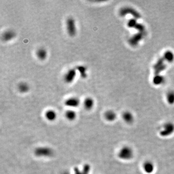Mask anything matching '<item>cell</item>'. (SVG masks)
<instances>
[{
  "label": "cell",
  "instance_id": "obj_12",
  "mask_svg": "<svg viewBox=\"0 0 174 174\" xmlns=\"http://www.w3.org/2000/svg\"><path fill=\"white\" fill-rule=\"evenodd\" d=\"M84 106L86 109L90 110L94 107V101L91 97H88L85 99L83 103Z\"/></svg>",
  "mask_w": 174,
  "mask_h": 174
},
{
  "label": "cell",
  "instance_id": "obj_4",
  "mask_svg": "<svg viewBox=\"0 0 174 174\" xmlns=\"http://www.w3.org/2000/svg\"><path fill=\"white\" fill-rule=\"evenodd\" d=\"M77 71L76 68H72L65 74L63 80L66 83L71 84L74 82L77 76Z\"/></svg>",
  "mask_w": 174,
  "mask_h": 174
},
{
  "label": "cell",
  "instance_id": "obj_3",
  "mask_svg": "<svg viewBox=\"0 0 174 174\" xmlns=\"http://www.w3.org/2000/svg\"><path fill=\"white\" fill-rule=\"evenodd\" d=\"M66 29L70 36L74 37L77 34L76 21L74 18L69 17L66 20Z\"/></svg>",
  "mask_w": 174,
  "mask_h": 174
},
{
  "label": "cell",
  "instance_id": "obj_18",
  "mask_svg": "<svg viewBox=\"0 0 174 174\" xmlns=\"http://www.w3.org/2000/svg\"><path fill=\"white\" fill-rule=\"evenodd\" d=\"M67 174V173H66V174Z\"/></svg>",
  "mask_w": 174,
  "mask_h": 174
},
{
  "label": "cell",
  "instance_id": "obj_13",
  "mask_svg": "<svg viewBox=\"0 0 174 174\" xmlns=\"http://www.w3.org/2000/svg\"><path fill=\"white\" fill-rule=\"evenodd\" d=\"M77 71H78L80 73L81 77L82 78H87L88 74H87V68L84 65H78L76 68Z\"/></svg>",
  "mask_w": 174,
  "mask_h": 174
},
{
  "label": "cell",
  "instance_id": "obj_11",
  "mask_svg": "<svg viewBox=\"0 0 174 174\" xmlns=\"http://www.w3.org/2000/svg\"><path fill=\"white\" fill-rule=\"evenodd\" d=\"M117 114L112 110H109L105 113V119H106V120L109 122L115 121L117 119Z\"/></svg>",
  "mask_w": 174,
  "mask_h": 174
},
{
  "label": "cell",
  "instance_id": "obj_9",
  "mask_svg": "<svg viewBox=\"0 0 174 174\" xmlns=\"http://www.w3.org/2000/svg\"><path fill=\"white\" fill-rule=\"evenodd\" d=\"M123 121L127 124H132L135 120V117L132 113L130 111H126L122 115Z\"/></svg>",
  "mask_w": 174,
  "mask_h": 174
},
{
  "label": "cell",
  "instance_id": "obj_15",
  "mask_svg": "<svg viewBox=\"0 0 174 174\" xmlns=\"http://www.w3.org/2000/svg\"><path fill=\"white\" fill-rule=\"evenodd\" d=\"M45 117L49 121H53L57 117V114L53 110H48L45 112Z\"/></svg>",
  "mask_w": 174,
  "mask_h": 174
},
{
  "label": "cell",
  "instance_id": "obj_16",
  "mask_svg": "<svg viewBox=\"0 0 174 174\" xmlns=\"http://www.w3.org/2000/svg\"><path fill=\"white\" fill-rule=\"evenodd\" d=\"M65 117L69 120H73L76 119L77 117V114L75 111L69 110L66 111L65 113Z\"/></svg>",
  "mask_w": 174,
  "mask_h": 174
},
{
  "label": "cell",
  "instance_id": "obj_5",
  "mask_svg": "<svg viewBox=\"0 0 174 174\" xmlns=\"http://www.w3.org/2000/svg\"><path fill=\"white\" fill-rule=\"evenodd\" d=\"M142 167L143 170L146 174H152L155 170V164L150 161H147L144 162Z\"/></svg>",
  "mask_w": 174,
  "mask_h": 174
},
{
  "label": "cell",
  "instance_id": "obj_7",
  "mask_svg": "<svg viewBox=\"0 0 174 174\" xmlns=\"http://www.w3.org/2000/svg\"><path fill=\"white\" fill-rule=\"evenodd\" d=\"M53 154V152L48 148H38L36 151V154L38 156L49 157Z\"/></svg>",
  "mask_w": 174,
  "mask_h": 174
},
{
  "label": "cell",
  "instance_id": "obj_8",
  "mask_svg": "<svg viewBox=\"0 0 174 174\" xmlns=\"http://www.w3.org/2000/svg\"><path fill=\"white\" fill-rule=\"evenodd\" d=\"M16 36V33L12 30H8L4 32L2 38L4 42H9L12 40Z\"/></svg>",
  "mask_w": 174,
  "mask_h": 174
},
{
  "label": "cell",
  "instance_id": "obj_2",
  "mask_svg": "<svg viewBox=\"0 0 174 174\" xmlns=\"http://www.w3.org/2000/svg\"><path fill=\"white\" fill-rule=\"evenodd\" d=\"M174 134V123L171 121L164 124L159 131V135L163 138H168Z\"/></svg>",
  "mask_w": 174,
  "mask_h": 174
},
{
  "label": "cell",
  "instance_id": "obj_1",
  "mask_svg": "<svg viewBox=\"0 0 174 174\" xmlns=\"http://www.w3.org/2000/svg\"><path fill=\"white\" fill-rule=\"evenodd\" d=\"M135 152L132 148L129 146H124L120 149L117 152L119 159L124 161H129L133 159Z\"/></svg>",
  "mask_w": 174,
  "mask_h": 174
},
{
  "label": "cell",
  "instance_id": "obj_10",
  "mask_svg": "<svg viewBox=\"0 0 174 174\" xmlns=\"http://www.w3.org/2000/svg\"><path fill=\"white\" fill-rule=\"evenodd\" d=\"M36 56L40 61H45L48 57V51L44 48H40L36 52Z\"/></svg>",
  "mask_w": 174,
  "mask_h": 174
},
{
  "label": "cell",
  "instance_id": "obj_6",
  "mask_svg": "<svg viewBox=\"0 0 174 174\" xmlns=\"http://www.w3.org/2000/svg\"><path fill=\"white\" fill-rule=\"evenodd\" d=\"M65 105L68 107L75 108L80 106V100L77 97H71L65 101Z\"/></svg>",
  "mask_w": 174,
  "mask_h": 174
},
{
  "label": "cell",
  "instance_id": "obj_17",
  "mask_svg": "<svg viewBox=\"0 0 174 174\" xmlns=\"http://www.w3.org/2000/svg\"><path fill=\"white\" fill-rule=\"evenodd\" d=\"M167 100L169 104L172 105L174 103V92H169L167 96Z\"/></svg>",
  "mask_w": 174,
  "mask_h": 174
},
{
  "label": "cell",
  "instance_id": "obj_14",
  "mask_svg": "<svg viewBox=\"0 0 174 174\" xmlns=\"http://www.w3.org/2000/svg\"><path fill=\"white\" fill-rule=\"evenodd\" d=\"M30 86L26 82H21L18 85V90L21 93L25 94L28 92L30 90Z\"/></svg>",
  "mask_w": 174,
  "mask_h": 174
}]
</instances>
